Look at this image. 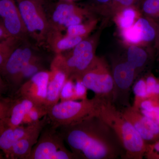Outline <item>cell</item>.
Wrapping results in <instances>:
<instances>
[{"mask_svg": "<svg viewBox=\"0 0 159 159\" xmlns=\"http://www.w3.org/2000/svg\"><path fill=\"white\" fill-rule=\"evenodd\" d=\"M58 129L77 159H124L125 151L116 134L97 116Z\"/></svg>", "mask_w": 159, "mask_h": 159, "instance_id": "1", "label": "cell"}, {"mask_svg": "<svg viewBox=\"0 0 159 159\" xmlns=\"http://www.w3.org/2000/svg\"><path fill=\"white\" fill-rule=\"evenodd\" d=\"M97 116L116 134L125 151L124 159L145 157L147 144L113 102L104 99Z\"/></svg>", "mask_w": 159, "mask_h": 159, "instance_id": "2", "label": "cell"}, {"mask_svg": "<svg viewBox=\"0 0 159 159\" xmlns=\"http://www.w3.org/2000/svg\"><path fill=\"white\" fill-rule=\"evenodd\" d=\"M104 99L95 96L92 99L87 98L80 101L65 100L57 102L48 110L49 123L58 129L97 116Z\"/></svg>", "mask_w": 159, "mask_h": 159, "instance_id": "3", "label": "cell"}, {"mask_svg": "<svg viewBox=\"0 0 159 159\" xmlns=\"http://www.w3.org/2000/svg\"><path fill=\"white\" fill-rule=\"evenodd\" d=\"M97 40L87 37L67 54H56L51 67L63 71L68 78H79L93 64L95 54Z\"/></svg>", "mask_w": 159, "mask_h": 159, "instance_id": "4", "label": "cell"}, {"mask_svg": "<svg viewBox=\"0 0 159 159\" xmlns=\"http://www.w3.org/2000/svg\"><path fill=\"white\" fill-rule=\"evenodd\" d=\"M44 0H17V6L27 34L39 43L46 40L50 31Z\"/></svg>", "mask_w": 159, "mask_h": 159, "instance_id": "5", "label": "cell"}, {"mask_svg": "<svg viewBox=\"0 0 159 159\" xmlns=\"http://www.w3.org/2000/svg\"><path fill=\"white\" fill-rule=\"evenodd\" d=\"M77 78L95 96L113 102L115 84L111 70L104 58L97 56L90 67Z\"/></svg>", "mask_w": 159, "mask_h": 159, "instance_id": "6", "label": "cell"}, {"mask_svg": "<svg viewBox=\"0 0 159 159\" xmlns=\"http://www.w3.org/2000/svg\"><path fill=\"white\" fill-rule=\"evenodd\" d=\"M111 70L115 84L113 102H118L125 107L130 106V91L138 76L137 71L125 57L113 61Z\"/></svg>", "mask_w": 159, "mask_h": 159, "instance_id": "7", "label": "cell"}, {"mask_svg": "<svg viewBox=\"0 0 159 159\" xmlns=\"http://www.w3.org/2000/svg\"><path fill=\"white\" fill-rule=\"evenodd\" d=\"M58 129L48 124L41 133L28 159H58L61 151L66 149Z\"/></svg>", "mask_w": 159, "mask_h": 159, "instance_id": "8", "label": "cell"}, {"mask_svg": "<svg viewBox=\"0 0 159 159\" xmlns=\"http://www.w3.org/2000/svg\"><path fill=\"white\" fill-rule=\"evenodd\" d=\"M158 20L142 15L130 28L119 31L126 46H150L156 37Z\"/></svg>", "mask_w": 159, "mask_h": 159, "instance_id": "9", "label": "cell"}, {"mask_svg": "<svg viewBox=\"0 0 159 159\" xmlns=\"http://www.w3.org/2000/svg\"><path fill=\"white\" fill-rule=\"evenodd\" d=\"M89 11L69 0H62L57 4L51 19L50 30L61 32L70 26L83 22Z\"/></svg>", "mask_w": 159, "mask_h": 159, "instance_id": "10", "label": "cell"}, {"mask_svg": "<svg viewBox=\"0 0 159 159\" xmlns=\"http://www.w3.org/2000/svg\"><path fill=\"white\" fill-rule=\"evenodd\" d=\"M36 57L30 47L18 44L9 55L0 72L8 87L16 92L18 78L23 69Z\"/></svg>", "mask_w": 159, "mask_h": 159, "instance_id": "11", "label": "cell"}, {"mask_svg": "<svg viewBox=\"0 0 159 159\" xmlns=\"http://www.w3.org/2000/svg\"><path fill=\"white\" fill-rule=\"evenodd\" d=\"M0 22L9 38L20 41L28 34L13 0H0Z\"/></svg>", "mask_w": 159, "mask_h": 159, "instance_id": "12", "label": "cell"}, {"mask_svg": "<svg viewBox=\"0 0 159 159\" xmlns=\"http://www.w3.org/2000/svg\"><path fill=\"white\" fill-rule=\"evenodd\" d=\"M50 72L41 71L20 85L16 93L31 100L34 105H44Z\"/></svg>", "mask_w": 159, "mask_h": 159, "instance_id": "13", "label": "cell"}, {"mask_svg": "<svg viewBox=\"0 0 159 159\" xmlns=\"http://www.w3.org/2000/svg\"><path fill=\"white\" fill-rule=\"evenodd\" d=\"M49 123L47 115L33 123L24 136L18 140L13 145L6 159H28L32 148L37 143L41 133Z\"/></svg>", "mask_w": 159, "mask_h": 159, "instance_id": "14", "label": "cell"}, {"mask_svg": "<svg viewBox=\"0 0 159 159\" xmlns=\"http://www.w3.org/2000/svg\"><path fill=\"white\" fill-rule=\"evenodd\" d=\"M68 79V76L63 71L51 67L44 104L48 111L58 102L63 87Z\"/></svg>", "mask_w": 159, "mask_h": 159, "instance_id": "15", "label": "cell"}, {"mask_svg": "<svg viewBox=\"0 0 159 159\" xmlns=\"http://www.w3.org/2000/svg\"><path fill=\"white\" fill-rule=\"evenodd\" d=\"M125 59L139 74L144 70L153 58L150 46H127Z\"/></svg>", "mask_w": 159, "mask_h": 159, "instance_id": "16", "label": "cell"}, {"mask_svg": "<svg viewBox=\"0 0 159 159\" xmlns=\"http://www.w3.org/2000/svg\"><path fill=\"white\" fill-rule=\"evenodd\" d=\"M13 99L8 117L6 119V126L16 127L21 125L25 116L34 105L31 100L18 97Z\"/></svg>", "mask_w": 159, "mask_h": 159, "instance_id": "17", "label": "cell"}, {"mask_svg": "<svg viewBox=\"0 0 159 159\" xmlns=\"http://www.w3.org/2000/svg\"><path fill=\"white\" fill-rule=\"evenodd\" d=\"M86 38L63 35L60 31L50 30L46 40L51 48L56 54L73 49Z\"/></svg>", "mask_w": 159, "mask_h": 159, "instance_id": "18", "label": "cell"}, {"mask_svg": "<svg viewBox=\"0 0 159 159\" xmlns=\"http://www.w3.org/2000/svg\"><path fill=\"white\" fill-rule=\"evenodd\" d=\"M122 114L130 122L146 144H152L158 139L147 128L141 118L140 111L135 110L131 107H125L122 111Z\"/></svg>", "mask_w": 159, "mask_h": 159, "instance_id": "19", "label": "cell"}, {"mask_svg": "<svg viewBox=\"0 0 159 159\" xmlns=\"http://www.w3.org/2000/svg\"><path fill=\"white\" fill-rule=\"evenodd\" d=\"M32 124L6 127L0 133V151L4 153L6 158L16 142L24 136Z\"/></svg>", "mask_w": 159, "mask_h": 159, "instance_id": "20", "label": "cell"}, {"mask_svg": "<svg viewBox=\"0 0 159 159\" xmlns=\"http://www.w3.org/2000/svg\"><path fill=\"white\" fill-rule=\"evenodd\" d=\"M142 15L139 6H131L121 9L113 17L119 31H122L132 27Z\"/></svg>", "mask_w": 159, "mask_h": 159, "instance_id": "21", "label": "cell"}, {"mask_svg": "<svg viewBox=\"0 0 159 159\" xmlns=\"http://www.w3.org/2000/svg\"><path fill=\"white\" fill-rule=\"evenodd\" d=\"M97 20L91 19L85 22L70 26L66 29V34L71 36L88 37L97 26Z\"/></svg>", "mask_w": 159, "mask_h": 159, "instance_id": "22", "label": "cell"}, {"mask_svg": "<svg viewBox=\"0 0 159 159\" xmlns=\"http://www.w3.org/2000/svg\"><path fill=\"white\" fill-rule=\"evenodd\" d=\"M42 70L40 61L37 57H35L25 67L20 74L16 83V91L23 83L38 72Z\"/></svg>", "mask_w": 159, "mask_h": 159, "instance_id": "23", "label": "cell"}, {"mask_svg": "<svg viewBox=\"0 0 159 159\" xmlns=\"http://www.w3.org/2000/svg\"><path fill=\"white\" fill-rule=\"evenodd\" d=\"M133 91L134 94V100L132 108L139 111L141 103L147 99V88L145 77H142L137 80L133 85Z\"/></svg>", "mask_w": 159, "mask_h": 159, "instance_id": "24", "label": "cell"}, {"mask_svg": "<svg viewBox=\"0 0 159 159\" xmlns=\"http://www.w3.org/2000/svg\"><path fill=\"white\" fill-rule=\"evenodd\" d=\"M142 0H111L101 14L113 16L121 9L131 6H140Z\"/></svg>", "mask_w": 159, "mask_h": 159, "instance_id": "25", "label": "cell"}, {"mask_svg": "<svg viewBox=\"0 0 159 159\" xmlns=\"http://www.w3.org/2000/svg\"><path fill=\"white\" fill-rule=\"evenodd\" d=\"M19 41L11 38L0 41V72L9 55L18 44Z\"/></svg>", "mask_w": 159, "mask_h": 159, "instance_id": "26", "label": "cell"}, {"mask_svg": "<svg viewBox=\"0 0 159 159\" xmlns=\"http://www.w3.org/2000/svg\"><path fill=\"white\" fill-rule=\"evenodd\" d=\"M47 114L48 109L44 105H34L25 116L21 125L33 124L45 116Z\"/></svg>", "mask_w": 159, "mask_h": 159, "instance_id": "27", "label": "cell"}, {"mask_svg": "<svg viewBox=\"0 0 159 159\" xmlns=\"http://www.w3.org/2000/svg\"><path fill=\"white\" fill-rule=\"evenodd\" d=\"M139 8L143 15L159 20V0H142Z\"/></svg>", "mask_w": 159, "mask_h": 159, "instance_id": "28", "label": "cell"}, {"mask_svg": "<svg viewBox=\"0 0 159 159\" xmlns=\"http://www.w3.org/2000/svg\"><path fill=\"white\" fill-rule=\"evenodd\" d=\"M13 99L0 96V133L6 128V119L8 117Z\"/></svg>", "mask_w": 159, "mask_h": 159, "instance_id": "29", "label": "cell"}, {"mask_svg": "<svg viewBox=\"0 0 159 159\" xmlns=\"http://www.w3.org/2000/svg\"><path fill=\"white\" fill-rule=\"evenodd\" d=\"M60 99L61 101L75 100L74 83L73 79L68 78L66 81L61 91Z\"/></svg>", "mask_w": 159, "mask_h": 159, "instance_id": "30", "label": "cell"}, {"mask_svg": "<svg viewBox=\"0 0 159 159\" xmlns=\"http://www.w3.org/2000/svg\"><path fill=\"white\" fill-rule=\"evenodd\" d=\"M76 83L74 84L75 100H83L87 99L88 89L79 78L74 79Z\"/></svg>", "mask_w": 159, "mask_h": 159, "instance_id": "31", "label": "cell"}, {"mask_svg": "<svg viewBox=\"0 0 159 159\" xmlns=\"http://www.w3.org/2000/svg\"><path fill=\"white\" fill-rule=\"evenodd\" d=\"M145 157L149 159H159V139L152 144H147Z\"/></svg>", "mask_w": 159, "mask_h": 159, "instance_id": "32", "label": "cell"}, {"mask_svg": "<svg viewBox=\"0 0 159 159\" xmlns=\"http://www.w3.org/2000/svg\"><path fill=\"white\" fill-rule=\"evenodd\" d=\"M159 103V101H155L152 99H147L142 102L139 110L147 111H152Z\"/></svg>", "mask_w": 159, "mask_h": 159, "instance_id": "33", "label": "cell"}, {"mask_svg": "<svg viewBox=\"0 0 159 159\" xmlns=\"http://www.w3.org/2000/svg\"><path fill=\"white\" fill-rule=\"evenodd\" d=\"M111 0H93V6L95 10L101 13Z\"/></svg>", "mask_w": 159, "mask_h": 159, "instance_id": "34", "label": "cell"}, {"mask_svg": "<svg viewBox=\"0 0 159 159\" xmlns=\"http://www.w3.org/2000/svg\"><path fill=\"white\" fill-rule=\"evenodd\" d=\"M8 86L3 80L2 75L0 74V96H2V94L6 93L8 91Z\"/></svg>", "mask_w": 159, "mask_h": 159, "instance_id": "35", "label": "cell"}, {"mask_svg": "<svg viewBox=\"0 0 159 159\" xmlns=\"http://www.w3.org/2000/svg\"><path fill=\"white\" fill-rule=\"evenodd\" d=\"M8 38H9V35L4 29L2 23L0 22V41L6 39Z\"/></svg>", "mask_w": 159, "mask_h": 159, "instance_id": "36", "label": "cell"}, {"mask_svg": "<svg viewBox=\"0 0 159 159\" xmlns=\"http://www.w3.org/2000/svg\"><path fill=\"white\" fill-rule=\"evenodd\" d=\"M154 47L156 48L159 50V20H158V25L157 29L156 37L155 40Z\"/></svg>", "mask_w": 159, "mask_h": 159, "instance_id": "37", "label": "cell"}, {"mask_svg": "<svg viewBox=\"0 0 159 159\" xmlns=\"http://www.w3.org/2000/svg\"><path fill=\"white\" fill-rule=\"evenodd\" d=\"M6 158L5 155L2 151H0V159H4Z\"/></svg>", "mask_w": 159, "mask_h": 159, "instance_id": "38", "label": "cell"}, {"mask_svg": "<svg viewBox=\"0 0 159 159\" xmlns=\"http://www.w3.org/2000/svg\"><path fill=\"white\" fill-rule=\"evenodd\" d=\"M69 1H73V0H69Z\"/></svg>", "mask_w": 159, "mask_h": 159, "instance_id": "39", "label": "cell"}, {"mask_svg": "<svg viewBox=\"0 0 159 159\" xmlns=\"http://www.w3.org/2000/svg\"><path fill=\"white\" fill-rule=\"evenodd\" d=\"M158 51H159V50H158Z\"/></svg>", "mask_w": 159, "mask_h": 159, "instance_id": "40", "label": "cell"}, {"mask_svg": "<svg viewBox=\"0 0 159 159\" xmlns=\"http://www.w3.org/2000/svg\"></svg>", "mask_w": 159, "mask_h": 159, "instance_id": "41", "label": "cell"}]
</instances>
